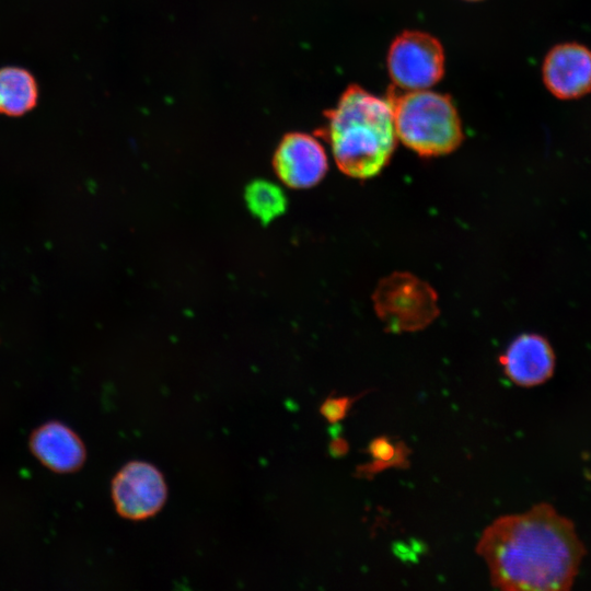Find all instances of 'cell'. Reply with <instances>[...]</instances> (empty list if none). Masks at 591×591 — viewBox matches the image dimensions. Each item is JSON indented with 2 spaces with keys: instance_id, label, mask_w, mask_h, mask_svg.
<instances>
[{
  "instance_id": "6da1fadb",
  "label": "cell",
  "mask_w": 591,
  "mask_h": 591,
  "mask_svg": "<svg viewBox=\"0 0 591 591\" xmlns=\"http://www.w3.org/2000/svg\"><path fill=\"white\" fill-rule=\"evenodd\" d=\"M476 552L491 584L507 591H567L587 554L573 522L546 502L496 519Z\"/></svg>"
},
{
  "instance_id": "7a4b0ae2",
  "label": "cell",
  "mask_w": 591,
  "mask_h": 591,
  "mask_svg": "<svg viewBox=\"0 0 591 591\" xmlns=\"http://www.w3.org/2000/svg\"><path fill=\"white\" fill-rule=\"evenodd\" d=\"M324 115L326 123L322 136L344 174L367 179L387 165L398 139L386 99L350 84Z\"/></svg>"
},
{
  "instance_id": "3957f363",
  "label": "cell",
  "mask_w": 591,
  "mask_h": 591,
  "mask_svg": "<svg viewBox=\"0 0 591 591\" xmlns=\"http://www.w3.org/2000/svg\"><path fill=\"white\" fill-rule=\"evenodd\" d=\"M397 139L420 157L449 154L463 141L462 121L448 94L426 90H389Z\"/></svg>"
},
{
  "instance_id": "277c9868",
  "label": "cell",
  "mask_w": 591,
  "mask_h": 591,
  "mask_svg": "<svg viewBox=\"0 0 591 591\" xmlns=\"http://www.w3.org/2000/svg\"><path fill=\"white\" fill-rule=\"evenodd\" d=\"M372 301L378 317L393 333L422 329L439 314L438 296L433 288L405 271H395L381 279Z\"/></svg>"
},
{
  "instance_id": "5b68a950",
  "label": "cell",
  "mask_w": 591,
  "mask_h": 591,
  "mask_svg": "<svg viewBox=\"0 0 591 591\" xmlns=\"http://www.w3.org/2000/svg\"><path fill=\"white\" fill-rule=\"evenodd\" d=\"M444 50L438 38L421 31H404L391 43L386 66L395 88L426 90L444 74Z\"/></svg>"
},
{
  "instance_id": "8992f818",
  "label": "cell",
  "mask_w": 591,
  "mask_h": 591,
  "mask_svg": "<svg viewBox=\"0 0 591 591\" xmlns=\"http://www.w3.org/2000/svg\"><path fill=\"white\" fill-rule=\"evenodd\" d=\"M111 494L120 517L140 521L153 517L163 508L167 486L163 474L153 464L130 461L112 479Z\"/></svg>"
},
{
  "instance_id": "52a82bcc",
  "label": "cell",
  "mask_w": 591,
  "mask_h": 591,
  "mask_svg": "<svg viewBox=\"0 0 591 591\" xmlns=\"http://www.w3.org/2000/svg\"><path fill=\"white\" fill-rule=\"evenodd\" d=\"M274 166L285 185L291 188H310L325 176L328 160L316 137L305 132H290L276 149Z\"/></svg>"
},
{
  "instance_id": "ba28073f",
  "label": "cell",
  "mask_w": 591,
  "mask_h": 591,
  "mask_svg": "<svg viewBox=\"0 0 591 591\" xmlns=\"http://www.w3.org/2000/svg\"><path fill=\"white\" fill-rule=\"evenodd\" d=\"M546 89L559 100H576L591 92V49L563 43L546 54L542 66Z\"/></svg>"
},
{
  "instance_id": "9c48e42d",
  "label": "cell",
  "mask_w": 591,
  "mask_h": 591,
  "mask_svg": "<svg viewBox=\"0 0 591 591\" xmlns=\"http://www.w3.org/2000/svg\"><path fill=\"white\" fill-rule=\"evenodd\" d=\"M499 361L508 379L523 387L545 383L555 370L554 350L537 334H522L514 338Z\"/></svg>"
},
{
  "instance_id": "30bf717a",
  "label": "cell",
  "mask_w": 591,
  "mask_h": 591,
  "mask_svg": "<svg viewBox=\"0 0 591 591\" xmlns=\"http://www.w3.org/2000/svg\"><path fill=\"white\" fill-rule=\"evenodd\" d=\"M28 445L46 468L60 474L80 470L86 459L81 438L59 421H49L37 427L30 437Z\"/></svg>"
},
{
  "instance_id": "8fae6325",
  "label": "cell",
  "mask_w": 591,
  "mask_h": 591,
  "mask_svg": "<svg viewBox=\"0 0 591 591\" xmlns=\"http://www.w3.org/2000/svg\"><path fill=\"white\" fill-rule=\"evenodd\" d=\"M38 84L33 73L21 67L0 68V114L23 116L36 107Z\"/></svg>"
},
{
  "instance_id": "7c38bea8",
  "label": "cell",
  "mask_w": 591,
  "mask_h": 591,
  "mask_svg": "<svg viewBox=\"0 0 591 591\" xmlns=\"http://www.w3.org/2000/svg\"><path fill=\"white\" fill-rule=\"evenodd\" d=\"M245 200L251 212L264 223L279 217L287 206L281 187L266 179L252 182L245 189Z\"/></svg>"
},
{
  "instance_id": "4fadbf2b",
  "label": "cell",
  "mask_w": 591,
  "mask_h": 591,
  "mask_svg": "<svg viewBox=\"0 0 591 591\" xmlns=\"http://www.w3.org/2000/svg\"><path fill=\"white\" fill-rule=\"evenodd\" d=\"M355 399L351 397H328L321 405L320 412L329 422H337L347 415Z\"/></svg>"
},
{
  "instance_id": "5bb4252c",
  "label": "cell",
  "mask_w": 591,
  "mask_h": 591,
  "mask_svg": "<svg viewBox=\"0 0 591 591\" xmlns=\"http://www.w3.org/2000/svg\"><path fill=\"white\" fill-rule=\"evenodd\" d=\"M398 452H401V450L396 451L395 447L386 438L375 439L370 444V453L375 461L373 467H378L380 464H383L382 466H387L390 463L393 465V460L403 459L402 455L397 456Z\"/></svg>"
},
{
  "instance_id": "9a60e30c",
  "label": "cell",
  "mask_w": 591,
  "mask_h": 591,
  "mask_svg": "<svg viewBox=\"0 0 591 591\" xmlns=\"http://www.w3.org/2000/svg\"><path fill=\"white\" fill-rule=\"evenodd\" d=\"M343 445H346L345 441L343 440L334 441L331 450L334 454L335 453L343 454L346 451V448H343Z\"/></svg>"
},
{
  "instance_id": "2e32d148",
  "label": "cell",
  "mask_w": 591,
  "mask_h": 591,
  "mask_svg": "<svg viewBox=\"0 0 591 591\" xmlns=\"http://www.w3.org/2000/svg\"><path fill=\"white\" fill-rule=\"evenodd\" d=\"M466 1H480V0H466Z\"/></svg>"
}]
</instances>
